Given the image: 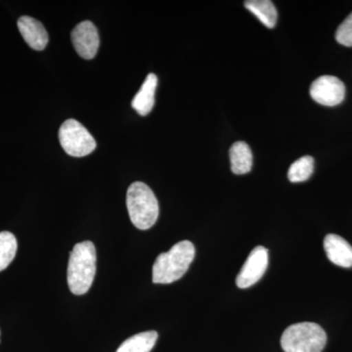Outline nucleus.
Instances as JSON below:
<instances>
[{"label":"nucleus","instance_id":"obj_1","mask_svg":"<svg viewBox=\"0 0 352 352\" xmlns=\"http://www.w3.org/2000/svg\"><path fill=\"white\" fill-rule=\"evenodd\" d=\"M96 249L90 241L75 245L69 254L67 280L69 291L76 296L85 295L96 273Z\"/></svg>","mask_w":352,"mask_h":352},{"label":"nucleus","instance_id":"obj_2","mask_svg":"<svg viewBox=\"0 0 352 352\" xmlns=\"http://www.w3.org/2000/svg\"><path fill=\"white\" fill-rule=\"evenodd\" d=\"M195 252L193 243L185 240L160 254L153 265V283L170 284L179 280L188 270Z\"/></svg>","mask_w":352,"mask_h":352},{"label":"nucleus","instance_id":"obj_3","mask_svg":"<svg viewBox=\"0 0 352 352\" xmlns=\"http://www.w3.org/2000/svg\"><path fill=\"white\" fill-rule=\"evenodd\" d=\"M126 207L132 224L140 230L151 228L159 217V203L156 196L143 182H134L129 187Z\"/></svg>","mask_w":352,"mask_h":352},{"label":"nucleus","instance_id":"obj_4","mask_svg":"<svg viewBox=\"0 0 352 352\" xmlns=\"http://www.w3.org/2000/svg\"><path fill=\"white\" fill-rule=\"evenodd\" d=\"M326 342L325 331L311 322L289 326L281 338V346L285 352H322Z\"/></svg>","mask_w":352,"mask_h":352},{"label":"nucleus","instance_id":"obj_5","mask_svg":"<svg viewBox=\"0 0 352 352\" xmlns=\"http://www.w3.org/2000/svg\"><path fill=\"white\" fill-rule=\"evenodd\" d=\"M62 148L72 157H85L94 151L96 141L89 131L76 120H67L59 129Z\"/></svg>","mask_w":352,"mask_h":352},{"label":"nucleus","instance_id":"obj_6","mask_svg":"<svg viewBox=\"0 0 352 352\" xmlns=\"http://www.w3.org/2000/svg\"><path fill=\"white\" fill-rule=\"evenodd\" d=\"M310 96L323 106L340 105L346 97V87L340 78L333 76H322L312 82Z\"/></svg>","mask_w":352,"mask_h":352},{"label":"nucleus","instance_id":"obj_7","mask_svg":"<svg viewBox=\"0 0 352 352\" xmlns=\"http://www.w3.org/2000/svg\"><path fill=\"white\" fill-rule=\"evenodd\" d=\"M268 266V251L263 245H258L252 250L243 265L236 284L240 289H247L258 283L263 276Z\"/></svg>","mask_w":352,"mask_h":352},{"label":"nucleus","instance_id":"obj_8","mask_svg":"<svg viewBox=\"0 0 352 352\" xmlns=\"http://www.w3.org/2000/svg\"><path fill=\"white\" fill-rule=\"evenodd\" d=\"M72 41L76 53L87 60L96 56L100 45L98 31L90 21H85L76 25L72 32Z\"/></svg>","mask_w":352,"mask_h":352},{"label":"nucleus","instance_id":"obj_9","mask_svg":"<svg viewBox=\"0 0 352 352\" xmlns=\"http://www.w3.org/2000/svg\"><path fill=\"white\" fill-rule=\"evenodd\" d=\"M18 29L25 43L32 50L41 51L47 45L48 34L39 21L29 16H23L18 20Z\"/></svg>","mask_w":352,"mask_h":352},{"label":"nucleus","instance_id":"obj_10","mask_svg":"<svg viewBox=\"0 0 352 352\" xmlns=\"http://www.w3.org/2000/svg\"><path fill=\"white\" fill-rule=\"evenodd\" d=\"M324 250L328 258L336 265L351 267L352 247L344 238L336 234H329L324 239Z\"/></svg>","mask_w":352,"mask_h":352},{"label":"nucleus","instance_id":"obj_11","mask_svg":"<svg viewBox=\"0 0 352 352\" xmlns=\"http://www.w3.org/2000/svg\"><path fill=\"white\" fill-rule=\"evenodd\" d=\"M157 78L154 74H149L134 96L131 102L132 108L141 116H147L151 112L155 105V94H156Z\"/></svg>","mask_w":352,"mask_h":352},{"label":"nucleus","instance_id":"obj_12","mask_svg":"<svg viewBox=\"0 0 352 352\" xmlns=\"http://www.w3.org/2000/svg\"><path fill=\"white\" fill-rule=\"evenodd\" d=\"M231 170L237 175L250 173L252 168V153L249 145L243 141L235 142L231 146L230 151Z\"/></svg>","mask_w":352,"mask_h":352},{"label":"nucleus","instance_id":"obj_13","mask_svg":"<svg viewBox=\"0 0 352 352\" xmlns=\"http://www.w3.org/2000/svg\"><path fill=\"white\" fill-rule=\"evenodd\" d=\"M245 7L265 27L273 29L276 25L278 18L276 7L270 0H249L245 2Z\"/></svg>","mask_w":352,"mask_h":352},{"label":"nucleus","instance_id":"obj_14","mask_svg":"<svg viewBox=\"0 0 352 352\" xmlns=\"http://www.w3.org/2000/svg\"><path fill=\"white\" fill-rule=\"evenodd\" d=\"M156 331L136 333L120 344L117 352H150L156 344Z\"/></svg>","mask_w":352,"mask_h":352},{"label":"nucleus","instance_id":"obj_15","mask_svg":"<svg viewBox=\"0 0 352 352\" xmlns=\"http://www.w3.org/2000/svg\"><path fill=\"white\" fill-rule=\"evenodd\" d=\"M18 244L15 236L8 231L0 232V272L6 270L17 252Z\"/></svg>","mask_w":352,"mask_h":352},{"label":"nucleus","instance_id":"obj_16","mask_svg":"<svg viewBox=\"0 0 352 352\" xmlns=\"http://www.w3.org/2000/svg\"><path fill=\"white\" fill-rule=\"evenodd\" d=\"M314 171V159L310 156H305L296 160L292 164L288 171L289 182L300 183L309 179Z\"/></svg>","mask_w":352,"mask_h":352},{"label":"nucleus","instance_id":"obj_17","mask_svg":"<svg viewBox=\"0 0 352 352\" xmlns=\"http://www.w3.org/2000/svg\"><path fill=\"white\" fill-rule=\"evenodd\" d=\"M336 39L342 45L351 47L352 46V12L346 18L336 32Z\"/></svg>","mask_w":352,"mask_h":352}]
</instances>
